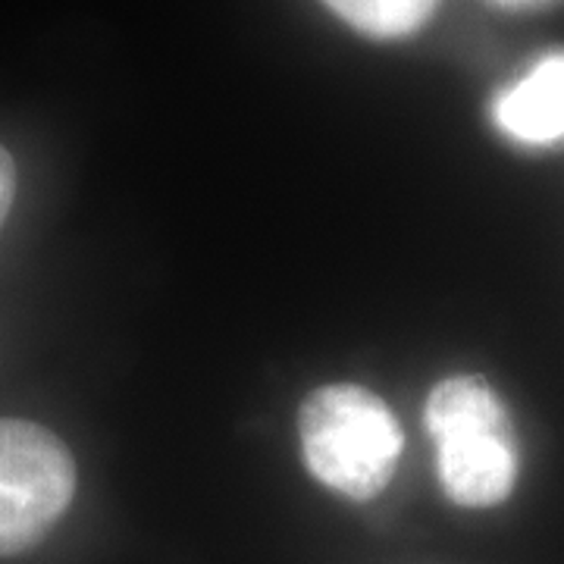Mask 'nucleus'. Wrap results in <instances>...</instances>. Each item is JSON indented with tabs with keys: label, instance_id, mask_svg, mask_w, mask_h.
I'll list each match as a JSON object with an SVG mask.
<instances>
[{
	"label": "nucleus",
	"instance_id": "f257e3e1",
	"mask_svg": "<svg viewBox=\"0 0 564 564\" xmlns=\"http://www.w3.org/2000/svg\"><path fill=\"white\" fill-rule=\"evenodd\" d=\"M423 423L436 443L443 492L462 508L502 505L518 484V440L499 392L484 377H448L433 386Z\"/></svg>",
	"mask_w": 564,
	"mask_h": 564
},
{
	"label": "nucleus",
	"instance_id": "f03ea898",
	"mask_svg": "<svg viewBox=\"0 0 564 564\" xmlns=\"http://www.w3.org/2000/svg\"><path fill=\"white\" fill-rule=\"evenodd\" d=\"M299 443L317 484L351 502H370L399 467L404 433L377 392L358 383H329L302 402Z\"/></svg>",
	"mask_w": 564,
	"mask_h": 564
},
{
	"label": "nucleus",
	"instance_id": "7ed1b4c3",
	"mask_svg": "<svg viewBox=\"0 0 564 564\" xmlns=\"http://www.w3.org/2000/svg\"><path fill=\"white\" fill-rule=\"evenodd\" d=\"M76 496V462L41 423L0 417V558L51 533Z\"/></svg>",
	"mask_w": 564,
	"mask_h": 564
},
{
	"label": "nucleus",
	"instance_id": "20e7f679",
	"mask_svg": "<svg viewBox=\"0 0 564 564\" xmlns=\"http://www.w3.org/2000/svg\"><path fill=\"white\" fill-rule=\"evenodd\" d=\"M496 126L508 139L545 148L564 141V51L545 54L492 104Z\"/></svg>",
	"mask_w": 564,
	"mask_h": 564
},
{
	"label": "nucleus",
	"instance_id": "39448f33",
	"mask_svg": "<svg viewBox=\"0 0 564 564\" xmlns=\"http://www.w3.org/2000/svg\"><path fill=\"white\" fill-rule=\"evenodd\" d=\"M345 25L367 39L395 41L414 35L433 17L440 0H323Z\"/></svg>",
	"mask_w": 564,
	"mask_h": 564
},
{
	"label": "nucleus",
	"instance_id": "423d86ee",
	"mask_svg": "<svg viewBox=\"0 0 564 564\" xmlns=\"http://www.w3.org/2000/svg\"><path fill=\"white\" fill-rule=\"evenodd\" d=\"M13 198H17V163L10 158V151L0 144V226L13 207Z\"/></svg>",
	"mask_w": 564,
	"mask_h": 564
},
{
	"label": "nucleus",
	"instance_id": "0eeeda50",
	"mask_svg": "<svg viewBox=\"0 0 564 564\" xmlns=\"http://www.w3.org/2000/svg\"><path fill=\"white\" fill-rule=\"evenodd\" d=\"M499 7H536V3H545V0H492Z\"/></svg>",
	"mask_w": 564,
	"mask_h": 564
}]
</instances>
